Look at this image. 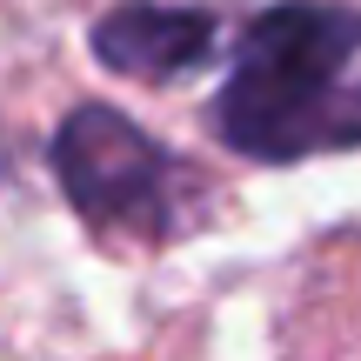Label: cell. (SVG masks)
<instances>
[{
    "mask_svg": "<svg viewBox=\"0 0 361 361\" xmlns=\"http://www.w3.org/2000/svg\"><path fill=\"white\" fill-rule=\"evenodd\" d=\"M174 154L121 107L87 101L54 128V180L67 207L101 234L168 241L174 234Z\"/></svg>",
    "mask_w": 361,
    "mask_h": 361,
    "instance_id": "obj_2",
    "label": "cell"
},
{
    "mask_svg": "<svg viewBox=\"0 0 361 361\" xmlns=\"http://www.w3.org/2000/svg\"><path fill=\"white\" fill-rule=\"evenodd\" d=\"M361 7L341 0H274L241 27L234 74L214 94V134L247 161H288L361 147Z\"/></svg>",
    "mask_w": 361,
    "mask_h": 361,
    "instance_id": "obj_1",
    "label": "cell"
},
{
    "mask_svg": "<svg viewBox=\"0 0 361 361\" xmlns=\"http://www.w3.org/2000/svg\"><path fill=\"white\" fill-rule=\"evenodd\" d=\"M221 13L214 7H174V0H114L87 27V47L121 80H180L214 61Z\"/></svg>",
    "mask_w": 361,
    "mask_h": 361,
    "instance_id": "obj_3",
    "label": "cell"
}]
</instances>
